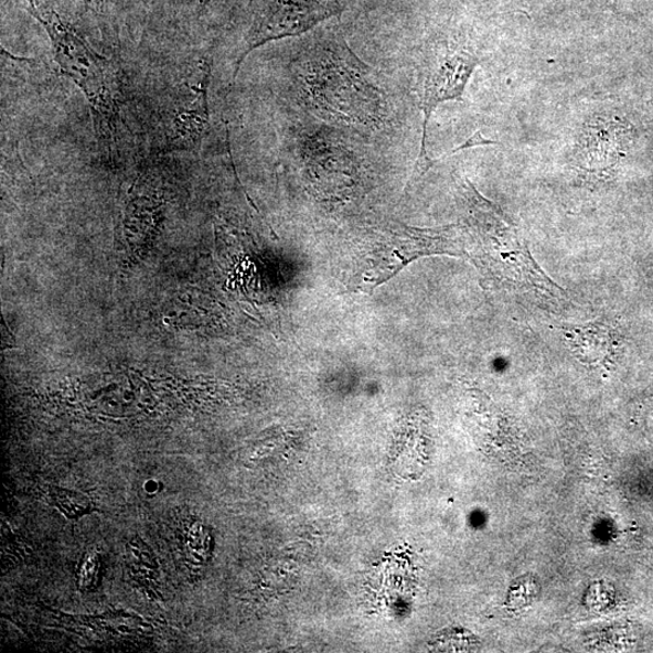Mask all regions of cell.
I'll list each match as a JSON object with an SVG mask.
<instances>
[{
  "mask_svg": "<svg viewBox=\"0 0 653 653\" xmlns=\"http://www.w3.org/2000/svg\"><path fill=\"white\" fill-rule=\"evenodd\" d=\"M296 79L308 107L324 120L379 128L388 116L384 92L346 45L330 43L301 57Z\"/></svg>",
  "mask_w": 653,
  "mask_h": 653,
  "instance_id": "6da1fadb",
  "label": "cell"
},
{
  "mask_svg": "<svg viewBox=\"0 0 653 653\" xmlns=\"http://www.w3.org/2000/svg\"><path fill=\"white\" fill-rule=\"evenodd\" d=\"M470 236V257L495 282L545 298L563 300L567 293L538 266L529 246L504 211L469 181L460 185Z\"/></svg>",
  "mask_w": 653,
  "mask_h": 653,
  "instance_id": "7a4b0ae2",
  "label": "cell"
},
{
  "mask_svg": "<svg viewBox=\"0 0 653 653\" xmlns=\"http://www.w3.org/2000/svg\"><path fill=\"white\" fill-rule=\"evenodd\" d=\"M363 240L354 279L363 291L373 290L420 257H470V237L464 224L421 229L394 222L375 228Z\"/></svg>",
  "mask_w": 653,
  "mask_h": 653,
  "instance_id": "3957f363",
  "label": "cell"
},
{
  "mask_svg": "<svg viewBox=\"0 0 653 653\" xmlns=\"http://www.w3.org/2000/svg\"><path fill=\"white\" fill-rule=\"evenodd\" d=\"M23 2L30 14L46 30L61 72L89 99L97 128L103 130V135H115L118 120L117 84L113 81L105 58L97 55L46 0Z\"/></svg>",
  "mask_w": 653,
  "mask_h": 653,
  "instance_id": "277c9868",
  "label": "cell"
},
{
  "mask_svg": "<svg viewBox=\"0 0 653 653\" xmlns=\"http://www.w3.org/2000/svg\"><path fill=\"white\" fill-rule=\"evenodd\" d=\"M480 58L473 49L457 40H437L424 50L419 67L420 107L424 113L420 152L407 191L436 161L427 154V127L435 109L446 100H461Z\"/></svg>",
  "mask_w": 653,
  "mask_h": 653,
  "instance_id": "5b68a950",
  "label": "cell"
},
{
  "mask_svg": "<svg viewBox=\"0 0 653 653\" xmlns=\"http://www.w3.org/2000/svg\"><path fill=\"white\" fill-rule=\"evenodd\" d=\"M341 11L334 0H261L235 62L234 79L245 58L269 42L306 33Z\"/></svg>",
  "mask_w": 653,
  "mask_h": 653,
  "instance_id": "8992f818",
  "label": "cell"
},
{
  "mask_svg": "<svg viewBox=\"0 0 653 653\" xmlns=\"http://www.w3.org/2000/svg\"><path fill=\"white\" fill-rule=\"evenodd\" d=\"M630 125L618 118L596 116L585 124L575 148L572 165L588 185L611 181L631 142Z\"/></svg>",
  "mask_w": 653,
  "mask_h": 653,
  "instance_id": "52a82bcc",
  "label": "cell"
},
{
  "mask_svg": "<svg viewBox=\"0 0 653 653\" xmlns=\"http://www.w3.org/2000/svg\"><path fill=\"white\" fill-rule=\"evenodd\" d=\"M211 66L203 62L190 83H184V95L173 108L168 133L169 149H188L197 144L208 125V81Z\"/></svg>",
  "mask_w": 653,
  "mask_h": 653,
  "instance_id": "ba28073f",
  "label": "cell"
},
{
  "mask_svg": "<svg viewBox=\"0 0 653 653\" xmlns=\"http://www.w3.org/2000/svg\"><path fill=\"white\" fill-rule=\"evenodd\" d=\"M571 354L588 367L609 370L618 358L621 336L617 326L606 320L558 325Z\"/></svg>",
  "mask_w": 653,
  "mask_h": 653,
  "instance_id": "9c48e42d",
  "label": "cell"
},
{
  "mask_svg": "<svg viewBox=\"0 0 653 653\" xmlns=\"http://www.w3.org/2000/svg\"><path fill=\"white\" fill-rule=\"evenodd\" d=\"M52 496L56 506L66 514L68 518H77L90 512L93 509L92 501L79 493L68 492L65 489L53 488Z\"/></svg>",
  "mask_w": 653,
  "mask_h": 653,
  "instance_id": "30bf717a",
  "label": "cell"
},
{
  "mask_svg": "<svg viewBox=\"0 0 653 653\" xmlns=\"http://www.w3.org/2000/svg\"><path fill=\"white\" fill-rule=\"evenodd\" d=\"M492 144H499V142L493 141V140H488V138H485L481 131H477L473 136H471L469 138L468 141H464L462 144H460L459 147H457L456 149L451 150V152L446 157L449 156H453L458 152H461V150L464 149H470V148H474V147H483V146H492Z\"/></svg>",
  "mask_w": 653,
  "mask_h": 653,
  "instance_id": "8fae6325",
  "label": "cell"
},
{
  "mask_svg": "<svg viewBox=\"0 0 653 653\" xmlns=\"http://www.w3.org/2000/svg\"><path fill=\"white\" fill-rule=\"evenodd\" d=\"M645 422L649 429L653 432V397L646 402Z\"/></svg>",
  "mask_w": 653,
  "mask_h": 653,
  "instance_id": "7c38bea8",
  "label": "cell"
}]
</instances>
